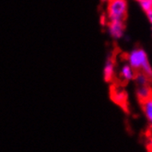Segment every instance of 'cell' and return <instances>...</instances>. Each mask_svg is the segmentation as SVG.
<instances>
[{"label":"cell","instance_id":"10","mask_svg":"<svg viewBox=\"0 0 152 152\" xmlns=\"http://www.w3.org/2000/svg\"><path fill=\"white\" fill-rule=\"evenodd\" d=\"M140 3L141 7L143 8L148 17H150L152 15V0H137Z\"/></svg>","mask_w":152,"mask_h":152},{"label":"cell","instance_id":"7","mask_svg":"<svg viewBox=\"0 0 152 152\" xmlns=\"http://www.w3.org/2000/svg\"><path fill=\"white\" fill-rule=\"evenodd\" d=\"M152 95V88L148 85L141 86L140 88H138L137 91V99L138 102H141L143 100L147 99L148 97Z\"/></svg>","mask_w":152,"mask_h":152},{"label":"cell","instance_id":"5","mask_svg":"<svg viewBox=\"0 0 152 152\" xmlns=\"http://www.w3.org/2000/svg\"><path fill=\"white\" fill-rule=\"evenodd\" d=\"M139 103L142 107L143 111H144L148 120L150 123V126L152 129V95L148 97L147 99L139 102Z\"/></svg>","mask_w":152,"mask_h":152},{"label":"cell","instance_id":"9","mask_svg":"<svg viewBox=\"0 0 152 152\" xmlns=\"http://www.w3.org/2000/svg\"><path fill=\"white\" fill-rule=\"evenodd\" d=\"M135 78L137 80V82L140 85V86H145V85H148V81L150 80V78L143 72H137L135 75Z\"/></svg>","mask_w":152,"mask_h":152},{"label":"cell","instance_id":"4","mask_svg":"<svg viewBox=\"0 0 152 152\" xmlns=\"http://www.w3.org/2000/svg\"><path fill=\"white\" fill-rule=\"evenodd\" d=\"M124 21L123 20H110L108 23V27H109V31L110 34L115 39H119L120 37H122V35L124 33Z\"/></svg>","mask_w":152,"mask_h":152},{"label":"cell","instance_id":"11","mask_svg":"<svg viewBox=\"0 0 152 152\" xmlns=\"http://www.w3.org/2000/svg\"><path fill=\"white\" fill-rule=\"evenodd\" d=\"M147 148L148 151H152V137H148V140L147 143Z\"/></svg>","mask_w":152,"mask_h":152},{"label":"cell","instance_id":"12","mask_svg":"<svg viewBox=\"0 0 152 152\" xmlns=\"http://www.w3.org/2000/svg\"><path fill=\"white\" fill-rule=\"evenodd\" d=\"M148 19H149V20H150V22L152 23V15H151L150 17H148Z\"/></svg>","mask_w":152,"mask_h":152},{"label":"cell","instance_id":"6","mask_svg":"<svg viewBox=\"0 0 152 152\" xmlns=\"http://www.w3.org/2000/svg\"><path fill=\"white\" fill-rule=\"evenodd\" d=\"M114 73V57L110 56L106 61L105 67H104V79L105 81L110 82L113 78Z\"/></svg>","mask_w":152,"mask_h":152},{"label":"cell","instance_id":"1","mask_svg":"<svg viewBox=\"0 0 152 152\" xmlns=\"http://www.w3.org/2000/svg\"><path fill=\"white\" fill-rule=\"evenodd\" d=\"M128 60L131 67L134 70H140L145 73L150 79H152V68L148 63L147 55L144 50L136 49L128 56Z\"/></svg>","mask_w":152,"mask_h":152},{"label":"cell","instance_id":"2","mask_svg":"<svg viewBox=\"0 0 152 152\" xmlns=\"http://www.w3.org/2000/svg\"><path fill=\"white\" fill-rule=\"evenodd\" d=\"M108 16L110 20H123L127 17L126 0H109Z\"/></svg>","mask_w":152,"mask_h":152},{"label":"cell","instance_id":"8","mask_svg":"<svg viewBox=\"0 0 152 152\" xmlns=\"http://www.w3.org/2000/svg\"><path fill=\"white\" fill-rule=\"evenodd\" d=\"M135 75H136V72H135V70L131 67V66L126 65L122 68L121 76L124 78V80H126V81H128V80L133 79L134 77H135Z\"/></svg>","mask_w":152,"mask_h":152},{"label":"cell","instance_id":"3","mask_svg":"<svg viewBox=\"0 0 152 152\" xmlns=\"http://www.w3.org/2000/svg\"><path fill=\"white\" fill-rule=\"evenodd\" d=\"M110 97L112 101L119 105L121 108L127 112L128 111V98L127 93L123 88L122 86L118 84H113L110 88Z\"/></svg>","mask_w":152,"mask_h":152}]
</instances>
